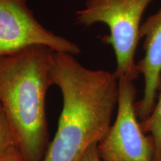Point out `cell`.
Listing matches in <instances>:
<instances>
[{
  "mask_svg": "<svg viewBox=\"0 0 161 161\" xmlns=\"http://www.w3.org/2000/svg\"><path fill=\"white\" fill-rule=\"evenodd\" d=\"M52 85L62 95V110L53 140L42 161H80L111 126L118 102L119 80L114 73L88 69L74 55L55 52Z\"/></svg>",
  "mask_w": 161,
  "mask_h": 161,
  "instance_id": "1",
  "label": "cell"
},
{
  "mask_svg": "<svg viewBox=\"0 0 161 161\" xmlns=\"http://www.w3.org/2000/svg\"><path fill=\"white\" fill-rule=\"evenodd\" d=\"M54 52L35 45L0 58V103L24 161H42L49 144L46 98Z\"/></svg>",
  "mask_w": 161,
  "mask_h": 161,
  "instance_id": "2",
  "label": "cell"
},
{
  "mask_svg": "<svg viewBox=\"0 0 161 161\" xmlns=\"http://www.w3.org/2000/svg\"><path fill=\"white\" fill-rule=\"evenodd\" d=\"M153 0H86L84 8L76 11L77 24H106L110 35L102 40L112 46L116 60L114 74L118 79L134 80L139 75L135 54L141 39L142 15Z\"/></svg>",
  "mask_w": 161,
  "mask_h": 161,
  "instance_id": "3",
  "label": "cell"
},
{
  "mask_svg": "<svg viewBox=\"0 0 161 161\" xmlns=\"http://www.w3.org/2000/svg\"><path fill=\"white\" fill-rule=\"evenodd\" d=\"M119 80L117 115L98 143L102 161H154L152 138L146 136L136 111V88L133 80Z\"/></svg>",
  "mask_w": 161,
  "mask_h": 161,
  "instance_id": "4",
  "label": "cell"
},
{
  "mask_svg": "<svg viewBox=\"0 0 161 161\" xmlns=\"http://www.w3.org/2000/svg\"><path fill=\"white\" fill-rule=\"evenodd\" d=\"M35 45L72 55L80 52L75 43L44 28L27 0H0V58Z\"/></svg>",
  "mask_w": 161,
  "mask_h": 161,
  "instance_id": "5",
  "label": "cell"
},
{
  "mask_svg": "<svg viewBox=\"0 0 161 161\" xmlns=\"http://www.w3.org/2000/svg\"><path fill=\"white\" fill-rule=\"evenodd\" d=\"M140 35L144 38L145 55L136 66L145 87L143 97L135 105L137 116L143 121L154 110L161 83V8L141 24Z\"/></svg>",
  "mask_w": 161,
  "mask_h": 161,
  "instance_id": "6",
  "label": "cell"
},
{
  "mask_svg": "<svg viewBox=\"0 0 161 161\" xmlns=\"http://www.w3.org/2000/svg\"><path fill=\"white\" fill-rule=\"evenodd\" d=\"M145 134H149L154 146V161H161V91L154 110L141 123Z\"/></svg>",
  "mask_w": 161,
  "mask_h": 161,
  "instance_id": "7",
  "label": "cell"
},
{
  "mask_svg": "<svg viewBox=\"0 0 161 161\" xmlns=\"http://www.w3.org/2000/svg\"><path fill=\"white\" fill-rule=\"evenodd\" d=\"M15 148H17V144L14 134L8 118L0 103V158Z\"/></svg>",
  "mask_w": 161,
  "mask_h": 161,
  "instance_id": "8",
  "label": "cell"
},
{
  "mask_svg": "<svg viewBox=\"0 0 161 161\" xmlns=\"http://www.w3.org/2000/svg\"><path fill=\"white\" fill-rule=\"evenodd\" d=\"M80 161H102L98 150V143L92 145L86 150Z\"/></svg>",
  "mask_w": 161,
  "mask_h": 161,
  "instance_id": "9",
  "label": "cell"
},
{
  "mask_svg": "<svg viewBox=\"0 0 161 161\" xmlns=\"http://www.w3.org/2000/svg\"><path fill=\"white\" fill-rule=\"evenodd\" d=\"M0 161H24L18 148L12 150L6 155L0 158Z\"/></svg>",
  "mask_w": 161,
  "mask_h": 161,
  "instance_id": "10",
  "label": "cell"
}]
</instances>
